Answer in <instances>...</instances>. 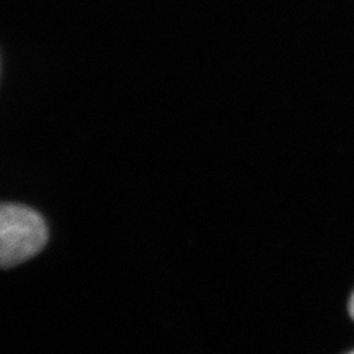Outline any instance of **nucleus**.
Instances as JSON below:
<instances>
[{
	"label": "nucleus",
	"mask_w": 354,
	"mask_h": 354,
	"mask_svg": "<svg viewBox=\"0 0 354 354\" xmlns=\"http://www.w3.org/2000/svg\"><path fill=\"white\" fill-rule=\"evenodd\" d=\"M49 241L42 215L26 206L7 203L0 210V264L20 266L41 252Z\"/></svg>",
	"instance_id": "1"
},
{
	"label": "nucleus",
	"mask_w": 354,
	"mask_h": 354,
	"mask_svg": "<svg viewBox=\"0 0 354 354\" xmlns=\"http://www.w3.org/2000/svg\"><path fill=\"white\" fill-rule=\"evenodd\" d=\"M349 314H351V317L354 320V294L352 295V298H351V302H349Z\"/></svg>",
	"instance_id": "2"
},
{
	"label": "nucleus",
	"mask_w": 354,
	"mask_h": 354,
	"mask_svg": "<svg viewBox=\"0 0 354 354\" xmlns=\"http://www.w3.org/2000/svg\"><path fill=\"white\" fill-rule=\"evenodd\" d=\"M353 353H354V351H353Z\"/></svg>",
	"instance_id": "3"
}]
</instances>
